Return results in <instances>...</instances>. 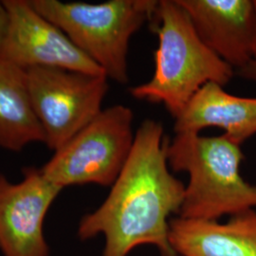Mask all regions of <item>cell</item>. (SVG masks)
Returning <instances> with one entry per match:
<instances>
[{
    "instance_id": "obj_14",
    "label": "cell",
    "mask_w": 256,
    "mask_h": 256,
    "mask_svg": "<svg viewBox=\"0 0 256 256\" xmlns=\"http://www.w3.org/2000/svg\"><path fill=\"white\" fill-rule=\"evenodd\" d=\"M236 72L244 80L252 82L256 84V61L254 60H252L243 68L236 70Z\"/></svg>"
},
{
    "instance_id": "obj_5",
    "label": "cell",
    "mask_w": 256,
    "mask_h": 256,
    "mask_svg": "<svg viewBox=\"0 0 256 256\" xmlns=\"http://www.w3.org/2000/svg\"><path fill=\"white\" fill-rule=\"evenodd\" d=\"M134 114L116 104L102 110L68 144L55 151L41 169L62 189L74 185L112 186L134 144Z\"/></svg>"
},
{
    "instance_id": "obj_9",
    "label": "cell",
    "mask_w": 256,
    "mask_h": 256,
    "mask_svg": "<svg viewBox=\"0 0 256 256\" xmlns=\"http://www.w3.org/2000/svg\"><path fill=\"white\" fill-rule=\"evenodd\" d=\"M198 36L234 70L254 59V0H178Z\"/></svg>"
},
{
    "instance_id": "obj_6",
    "label": "cell",
    "mask_w": 256,
    "mask_h": 256,
    "mask_svg": "<svg viewBox=\"0 0 256 256\" xmlns=\"http://www.w3.org/2000/svg\"><path fill=\"white\" fill-rule=\"evenodd\" d=\"M26 72L30 100L45 135V144L54 152L101 113L110 88L106 75L52 68H34Z\"/></svg>"
},
{
    "instance_id": "obj_15",
    "label": "cell",
    "mask_w": 256,
    "mask_h": 256,
    "mask_svg": "<svg viewBox=\"0 0 256 256\" xmlns=\"http://www.w3.org/2000/svg\"><path fill=\"white\" fill-rule=\"evenodd\" d=\"M254 14H256V36H254V59L256 61V0H254Z\"/></svg>"
},
{
    "instance_id": "obj_7",
    "label": "cell",
    "mask_w": 256,
    "mask_h": 256,
    "mask_svg": "<svg viewBox=\"0 0 256 256\" xmlns=\"http://www.w3.org/2000/svg\"><path fill=\"white\" fill-rule=\"evenodd\" d=\"M9 26L0 57L25 70L63 68L106 75L64 32L32 7L30 0H3Z\"/></svg>"
},
{
    "instance_id": "obj_11",
    "label": "cell",
    "mask_w": 256,
    "mask_h": 256,
    "mask_svg": "<svg viewBox=\"0 0 256 256\" xmlns=\"http://www.w3.org/2000/svg\"><path fill=\"white\" fill-rule=\"evenodd\" d=\"M223 129L226 137L241 146L256 134V98L230 94L224 86L208 82L174 119V133H200L202 129Z\"/></svg>"
},
{
    "instance_id": "obj_1",
    "label": "cell",
    "mask_w": 256,
    "mask_h": 256,
    "mask_svg": "<svg viewBox=\"0 0 256 256\" xmlns=\"http://www.w3.org/2000/svg\"><path fill=\"white\" fill-rule=\"evenodd\" d=\"M164 129L144 120L135 133L128 162L99 208L82 216L78 236L104 238L102 256H128L151 245L162 256H176L170 243V216L180 214L185 185L168 165Z\"/></svg>"
},
{
    "instance_id": "obj_16",
    "label": "cell",
    "mask_w": 256,
    "mask_h": 256,
    "mask_svg": "<svg viewBox=\"0 0 256 256\" xmlns=\"http://www.w3.org/2000/svg\"><path fill=\"white\" fill-rule=\"evenodd\" d=\"M178 256V254H176V256Z\"/></svg>"
},
{
    "instance_id": "obj_8",
    "label": "cell",
    "mask_w": 256,
    "mask_h": 256,
    "mask_svg": "<svg viewBox=\"0 0 256 256\" xmlns=\"http://www.w3.org/2000/svg\"><path fill=\"white\" fill-rule=\"evenodd\" d=\"M12 183L0 174V252L3 256H48L44 236L46 214L62 188L41 169L27 167Z\"/></svg>"
},
{
    "instance_id": "obj_2",
    "label": "cell",
    "mask_w": 256,
    "mask_h": 256,
    "mask_svg": "<svg viewBox=\"0 0 256 256\" xmlns=\"http://www.w3.org/2000/svg\"><path fill=\"white\" fill-rule=\"evenodd\" d=\"M152 22L158 39L154 74L129 92L138 100L162 104L176 119L202 86H225L236 70L206 46L178 0L158 1Z\"/></svg>"
},
{
    "instance_id": "obj_4",
    "label": "cell",
    "mask_w": 256,
    "mask_h": 256,
    "mask_svg": "<svg viewBox=\"0 0 256 256\" xmlns=\"http://www.w3.org/2000/svg\"><path fill=\"white\" fill-rule=\"evenodd\" d=\"M82 52L115 82H128L132 36L152 21L158 0H110L102 3L30 0Z\"/></svg>"
},
{
    "instance_id": "obj_13",
    "label": "cell",
    "mask_w": 256,
    "mask_h": 256,
    "mask_svg": "<svg viewBox=\"0 0 256 256\" xmlns=\"http://www.w3.org/2000/svg\"><path fill=\"white\" fill-rule=\"evenodd\" d=\"M9 26V14L3 1H0V50L5 40Z\"/></svg>"
},
{
    "instance_id": "obj_3",
    "label": "cell",
    "mask_w": 256,
    "mask_h": 256,
    "mask_svg": "<svg viewBox=\"0 0 256 256\" xmlns=\"http://www.w3.org/2000/svg\"><path fill=\"white\" fill-rule=\"evenodd\" d=\"M240 146L225 135L204 137L192 132L176 133L168 142L170 169L189 178L178 216L218 220L256 209V185L240 174L244 158Z\"/></svg>"
},
{
    "instance_id": "obj_12",
    "label": "cell",
    "mask_w": 256,
    "mask_h": 256,
    "mask_svg": "<svg viewBox=\"0 0 256 256\" xmlns=\"http://www.w3.org/2000/svg\"><path fill=\"white\" fill-rule=\"evenodd\" d=\"M32 142L45 144L34 110L27 72L0 57V148L19 152Z\"/></svg>"
},
{
    "instance_id": "obj_10",
    "label": "cell",
    "mask_w": 256,
    "mask_h": 256,
    "mask_svg": "<svg viewBox=\"0 0 256 256\" xmlns=\"http://www.w3.org/2000/svg\"><path fill=\"white\" fill-rule=\"evenodd\" d=\"M169 238L180 256H256V210L227 222L178 216L170 221Z\"/></svg>"
}]
</instances>
